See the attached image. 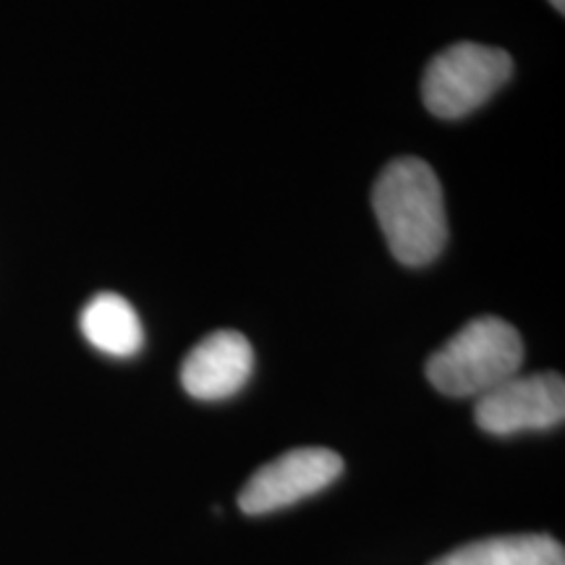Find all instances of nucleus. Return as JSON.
Returning <instances> with one entry per match:
<instances>
[{"mask_svg": "<svg viewBox=\"0 0 565 565\" xmlns=\"http://www.w3.org/2000/svg\"><path fill=\"white\" fill-rule=\"evenodd\" d=\"M372 207L393 257L401 265L435 263L448 244V212L443 186L429 162L395 158L377 175Z\"/></svg>", "mask_w": 565, "mask_h": 565, "instance_id": "nucleus-1", "label": "nucleus"}, {"mask_svg": "<svg viewBox=\"0 0 565 565\" xmlns=\"http://www.w3.org/2000/svg\"><path fill=\"white\" fill-rule=\"evenodd\" d=\"M524 341L511 322L479 317L466 322L427 362V380L450 398H482L519 374Z\"/></svg>", "mask_w": 565, "mask_h": 565, "instance_id": "nucleus-2", "label": "nucleus"}, {"mask_svg": "<svg viewBox=\"0 0 565 565\" xmlns=\"http://www.w3.org/2000/svg\"><path fill=\"white\" fill-rule=\"evenodd\" d=\"M513 61L503 47L458 42L429 61L422 79V100L437 118L469 116L511 79Z\"/></svg>", "mask_w": 565, "mask_h": 565, "instance_id": "nucleus-3", "label": "nucleus"}, {"mask_svg": "<svg viewBox=\"0 0 565 565\" xmlns=\"http://www.w3.org/2000/svg\"><path fill=\"white\" fill-rule=\"evenodd\" d=\"M475 419L490 435L553 429L565 419V383L557 372L513 374L503 385L477 398Z\"/></svg>", "mask_w": 565, "mask_h": 565, "instance_id": "nucleus-4", "label": "nucleus"}, {"mask_svg": "<svg viewBox=\"0 0 565 565\" xmlns=\"http://www.w3.org/2000/svg\"><path fill=\"white\" fill-rule=\"evenodd\" d=\"M343 475V458L330 448H296L265 463L238 494L244 513L280 511L333 484Z\"/></svg>", "mask_w": 565, "mask_h": 565, "instance_id": "nucleus-5", "label": "nucleus"}, {"mask_svg": "<svg viewBox=\"0 0 565 565\" xmlns=\"http://www.w3.org/2000/svg\"><path fill=\"white\" fill-rule=\"evenodd\" d=\"M254 372V349L236 330L210 333L181 364V385L192 398L223 401L236 395Z\"/></svg>", "mask_w": 565, "mask_h": 565, "instance_id": "nucleus-6", "label": "nucleus"}, {"mask_svg": "<svg viewBox=\"0 0 565 565\" xmlns=\"http://www.w3.org/2000/svg\"><path fill=\"white\" fill-rule=\"evenodd\" d=\"M433 565H565V550L547 534H511L477 540Z\"/></svg>", "mask_w": 565, "mask_h": 565, "instance_id": "nucleus-7", "label": "nucleus"}, {"mask_svg": "<svg viewBox=\"0 0 565 565\" xmlns=\"http://www.w3.org/2000/svg\"><path fill=\"white\" fill-rule=\"evenodd\" d=\"M82 333L97 351L134 356L145 343L137 309L118 294H97L82 312Z\"/></svg>", "mask_w": 565, "mask_h": 565, "instance_id": "nucleus-8", "label": "nucleus"}, {"mask_svg": "<svg viewBox=\"0 0 565 565\" xmlns=\"http://www.w3.org/2000/svg\"><path fill=\"white\" fill-rule=\"evenodd\" d=\"M550 3H553V6H555V9H557V11H561V13L565 11V0H550Z\"/></svg>", "mask_w": 565, "mask_h": 565, "instance_id": "nucleus-9", "label": "nucleus"}]
</instances>
